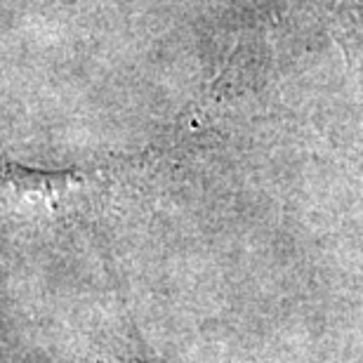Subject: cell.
Returning a JSON list of instances; mask_svg holds the SVG:
<instances>
[{"instance_id":"obj_1","label":"cell","mask_w":363,"mask_h":363,"mask_svg":"<svg viewBox=\"0 0 363 363\" xmlns=\"http://www.w3.org/2000/svg\"><path fill=\"white\" fill-rule=\"evenodd\" d=\"M113 363H140V361H113Z\"/></svg>"}]
</instances>
